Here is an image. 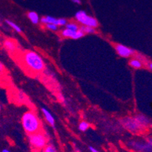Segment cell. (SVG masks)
<instances>
[{
    "instance_id": "cell-10",
    "label": "cell",
    "mask_w": 152,
    "mask_h": 152,
    "mask_svg": "<svg viewBox=\"0 0 152 152\" xmlns=\"http://www.w3.org/2000/svg\"><path fill=\"white\" fill-rule=\"evenodd\" d=\"M4 47L9 52H15L16 49V45L15 42L12 39H5L3 42Z\"/></svg>"
},
{
    "instance_id": "cell-24",
    "label": "cell",
    "mask_w": 152,
    "mask_h": 152,
    "mask_svg": "<svg viewBox=\"0 0 152 152\" xmlns=\"http://www.w3.org/2000/svg\"><path fill=\"white\" fill-rule=\"evenodd\" d=\"M72 2H74V4H77V5H81L82 3V1L81 0H71Z\"/></svg>"
},
{
    "instance_id": "cell-19",
    "label": "cell",
    "mask_w": 152,
    "mask_h": 152,
    "mask_svg": "<svg viewBox=\"0 0 152 152\" xmlns=\"http://www.w3.org/2000/svg\"><path fill=\"white\" fill-rule=\"evenodd\" d=\"M66 28L69 29L70 30H73V31H77V30H79V27L76 23H67L66 24Z\"/></svg>"
},
{
    "instance_id": "cell-25",
    "label": "cell",
    "mask_w": 152,
    "mask_h": 152,
    "mask_svg": "<svg viewBox=\"0 0 152 152\" xmlns=\"http://www.w3.org/2000/svg\"><path fill=\"white\" fill-rule=\"evenodd\" d=\"M89 151H90L91 152H100V151H98L96 148L92 147V146H89Z\"/></svg>"
},
{
    "instance_id": "cell-17",
    "label": "cell",
    "mask_w": 152,
    "mask_h": 152,
    "mask_svg": "<svg viewBox=\"0 0 152 152\" xmlns=\"http://www.w3.org/2000/svg\"><path fill=\"white\" fill-rule=\"evenodd\" d=\"M89 124H88L86 121H82V122L80 123V125H79V129L82 132H85L87 129H89Z\"/></svg>"
},
{
    "instance_id": "cell-23",
    "label": "cell",
    "mask_w": 152,
    "mask_h": 152,
    "mask_svg": "<svg viewBox=\"0 0 152 152\" xmlns=\"http://www.w3.org/2000/svg\"><path fill=\"white\" fill-rule=\"evenodd\" d=\"M18 98L19 101L23 102L26 99V95L23 92H19L18 94Z\"/></svg>"
},
{
    "instance_id": "cell-20",
    "label": "cell",
    "mask_w": 152,
    "mask_h": 152,
    "mask_svg": "<svg viewBox=\"0 0 152 152\" xmlns=\"http://www.w3.org/2000/svg\"><path fill=\"white\" fill-rule=\"evenodd\" d=\"M43 152H57V151L52 145H48L44 148Z\"/></svg>"
},
{
    "instance_id": "cell-13",
    "label": "cell",
    "mask_w": 152,
    "mask_h": 152,
    "mask_svg": "<svg viewBox=\"0 0 152 152\" xmlns=\"http://www.w3.org/2000/svg\"><path fill=\"white\" fill-rule=\"evenodd\" d=\"M129 64H130L131 67H132L133 68L135 69H139L142 67L143 64L141 61L139 59L137 58H132L129 61Z\"/></svg>"
},
{
    "instance_id": "cell-4",
    "label": "cell",
    "mask_w": 152,
    "mask_h": 152,
    "mask_svg": "<svg viewBox=\"0 0 152 152\" xmlns=\"http://www.w3.org/2000/svg\"><path fill=\"white\" fill-rule=\"evenodd\" d=\"M29 142L33 148L37 149L44 148L47 145V139L45 135L41 132L30 134Z\"/></svg>"
},
{
    "instance_id": "cell-15",
    "label": "cell",
    "mask_w": 152,
    "mask_h": 152,
    "mask_svg": "<svg viewBox=\"0 0 152 152\" xmlns=\"http://www.w3.org/2000/svg\"><path fill=\"white\" fill-rule=\"evenodd\" d=\"M74 32L73 30H70L69 29L65 28L64 30H63L61 31V35L63 36L64 37H67V38H72L73 35H74Z\"/></svg>"
},
{
    "instance_id": "cell-26",
    "label": "cell",
    "mask_w": 152,
    "mask_h": 152,
    "mask_svg": "<svg viewBox=\"0 0 152 152\" xmlns=\"http://www.w3.org/2000/svg\"><path fill=\"white\" fill-rule=\"evenodd\" d=\"M3 70H4V65L2 64V63L0 62V73L3 71Z\"/></svg>"
},
{
    "instance_id": "cell-27",
    "label": "cell",
    "mask_w": 152,
    "mask_h": 152,
    "mask_svg": "<svg viewBox=\"0 0 152 152\" xmlns=\"http://www.w3.org/2000/svg\"><path fill=\"white\" fill-rule=\"evenodd\" d=\"M149 67V70H152V63L151 62H149V63H148V67Z\"/></svg>"
},
{
    "instance_id": "cell-16",
    "label": "cell",
    "mask_w": 152,
    "mask_h": 152,
    "mask_svg": "<svg viewBox=\"0 0 152 152\" xmlns=\"http://www.w3.org/2000/svg\"><path fill=\"white\" fill-rule=\"evenodd\" d=\"M79 29L82 30L84 34H94L95 32V28L90 27H86V26H82L81 27H79Z\"/></svg>"
},
{
    "instance_id": "cell-11",
    "label": "cell",
    "mask_w": 152,
    "mask_h": 152,
    "mask_svg": "<svg viewBox=\"0 0 152 152\" xmlns=\"http://www.w3.org/2000/svg\"><path fill=\"white\" fill-rule=\"evenodd\" d=\"M27 17L30 19V21L34 24H37L39 22V17L38 14L35 12H30L27 14Z\"/></svg>"
},
{
    "instance_id": "cell-22",
    "label": "cell",
    "mask_w": 152,
    "mask_h": 152,
    "mask_svg": "<svg viewBox=\"0 0 152 152\" xmlns=\"http://www.w3.org/2000/svg\"><path fill=\"white\" fill-rule=\"evenodd\" d=\"M67 24V20L64 18H58L57 20L58 26H65Z\"/></svg>"
},
{
    "instance_id": "cell-8",
    "label": "cell",
    "mask_w": 152,
    "mask_h": 152,
    "mask_svg": "<svg viewBox=\"0 0 152 152\" xmlns=\"http://www.w3.org/2000/svg\"><path fill=\"white\" fill-rule=\"evenodd\" d=\"M134 118L136 120V121L139 123V125H140L144 129L148 128V127L151 125V120L148 117H146L145 115H144V114H136V115L134 117Z\"/></svg>"
},
{
    "instance_id": "cell-29",
    "label": "cell",
    "mask_w": 152,
    "mask_h": 152,
    "mask_svg": "<svg viewBox=\"0 0 152 152\" xmlns=\"http://www.w3.org/2000/svg\"><path fill=\"white\" fill-rule=\"evenodd\" d=\"M0 110H1V105H0Z\"/></svg>"
},
{
    "instance_id": "cell-7",
    "label": "cell",
    "mask_w": 152,
    "mask_h": 152,
    "mask_svg": "<svg viewBox=\"0 0 152 152\" xmlns=\"http://www.w3.org/2000/svg\"><path fill=\"white\" fill-rule=\"evenodd\" d=\"M115 49L117 53L123 58H129L135 53L133 49L121 44H117L115 46Z\"/></svg>"
},
{
    "instance_id": "cell-1",
    "label": "cell",
    "mask_w": 152,
    "mask_h": 152,
    "mask_svg": "<svg viewBox=\"0 0 152 152\" xmlns=\"http://www.w3.org/2000/svg\"><path fill=\"white\" fill-rule=\"evenodd\" d=\"M21 124L24 130L28 134L38 132L41 126L40 121L34 111L25 112L22 116Z\"/></svg>"
},
{
    "instance_id": "cell-3",
    "label": "cell",
    "mask_w": 152,
    "mask_h": 152,
    "mask_svg": "<svg viewBox=\"0 0 152 152\" xmlns=\"http://www.w3.org/2000/svg\"><path fill=\"white\" fill-rule=\"evenodd\" d=\"M75 19L83 26H86V27L96 28L99 26V22H98L97 19L88 15L83 10H80L76 12Z\"/></svg>"
},
{
    "instance_id": "cell-14",
    "label": "cell",
    "mask_w": 152,
    "mask_h": 152,
    "mask_svg": "<svg viewBox=\"0 0 152 152\" xmlns=\"http://www.w3.org/2000/svg\"><path fill=\"white\" fill-rule=\"evenodd\" d=\"M5 22H6V23H8V24H9V25L12 28H13L15 31L18 32V33H21V31H22L21 28H20V27L18 25V24H16L15 22L12 21V20H5Z\"/></svg>"
},
{
    "instance_id": "cell-12",
    "label": "cell",
    "mask_w": 152,
    "mask_h": 152,
    "mask_svg": "<svg viewBox=\"0 0 152 152\" xmlns=\"http://www.w3.org/2000/svg\"><path fill=\"white\" fill-rule=\"evenodd\" d=\"M57 20L58 19H56L54 17H52V16H45V17L42 18L40 19V21L42 22V23H45V24L54 23V24H56V25H57Z\"/></svg>"
},
{
    "instance_id": "cell-5",
    "label": "cell",
    "mask_w": 152,
    "mask_h": 152,
    "mask_svg": "<svg viewBox=\"0 0 152 152\" xmlns=\"http://www.w3.org/2000/svg\"><path fill=\"white\" fill-rule=\"evenodd\" d=\"M123 126L129 132H139L144 130V129L139 124L134 117H126L121 120Z\"/></svg>"
},
{
    "instance_id": "cell-9",
    "label": "cell",
    "mask_w": 152,
    "mask_h": 152,
    "mask_svg": "<svg viewBox=\"0 0 152 152\" xmlns=\"http://www.w3.org/2000/svg\"><path fill=\"white\" fill-rule=\"evenodd\" d=\"M42 114H43L44 117H45V120L51 126H52L53 128H55V118H54L53 115L52 114L50 111L47 108L45 107H42Z\"/></svg>"
},
{
    "instance_id": "cell-28",
    "label": "cell",
    "mask_w": 152,
    "mask_h": 152,
    "mask_svg": "<svg viewBox=\"0 0 152 152\" xmlns=\"http://www.w3.org/2000/svg\"><path fill=\"white\" fill-rule=\"evenodd\" d=\"M2 152H11V151L8 150V149H3V150L2 151Z\"/></svg>"
},
{
    "instance_id": "cell-2",
    "label": "cell",
    "mask_w": 152,
    "mask_h": 152,
    "mask_svg": "<svg viewBox=\"0 0 152 152\" xmlns=\"http://www.w3.org/2000/svg\"><path fill=\"white\" fill-rule=\"evenodd\" d=\"M23 61L30 70L35 72H41L45 68V62L42 57L34 51L26 52L23 55Z\"/></svg>"
},
{
    "instance_id": "cell-18",
    "label": "cell",
    "mask_w": 152,
    "mask_h": 152,
    "mask_svg": "<svg viewBox=\"0 0 152 152\" xmlns=\"http://www.w3.org/2000/svg\"><path fill=\"white\" fill-rule=\"evenodd\" d=\"M84 35H85V34H84L83 32L79 29V30H77V31L74 32V35H73V37H72L71 39H78L82 38Z\"/></svg>"
},
{
    "instance_id": "cell-6",
    "label": "cell",
    "mask_w": 152,
    "mask_h": 152,
    "mask_svg": "<svg viewBox=\"0 0 152 152\" xmlns=\"http://www.w3.org/2000/svg\"><path fill=\"white\" fill-rule=\"evenodd\" d=\"M131 147L139 152H151V142H132L130 144Z\"/></svg>"
},
{
    "instance_id": "cell-21",
    "label": "cell",
    "mask_w": 152,
    "mask_h": 152,
    "mask_svg": "<svg viewBox=\"0 0 152 152\" xmlns=\"http://www.w3.org/2000/svg\"><path fill=\"white\" fill-rule=\"evenodd\" d=\"M46 27L49 30H53V31H56L58 29V26H57L56 24H54V23H48V24H45Z\"/></svg>"
}]
</instances>
